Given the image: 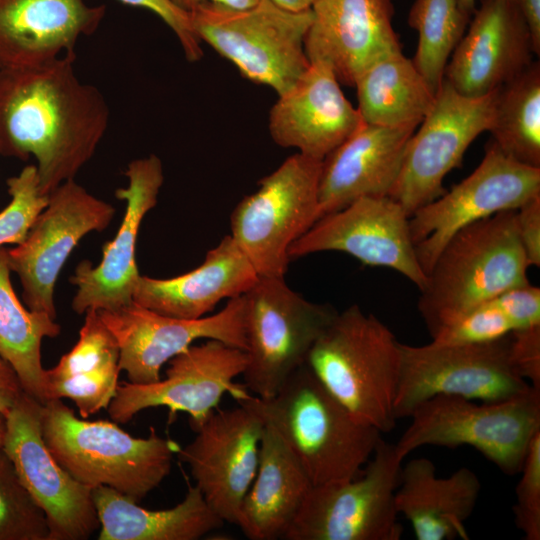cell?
<instances>
[{"label": "cell", "instance_id": "cell-1", "mask_svg": "<svg viewBox=\"0 0 540 540\" xmlns=\"http://www.w3.org/2000/svg\"><path fill=\"white\" fill-rule=\"evenodd\" d=\"M75 54L0 68V155L36 159L41 194L72 180L109 125L101 92L75 73Z\"/></svg>", "mask_w": 540, "mask_h": 540}, {"label": "cell", "instance_id": "cell-2", "mask_svg": "<svg viewBox=\"0 0 540 540\" xmlns=\"http://www.w3.org/2000/svg\"><path fill=\"white\" fill-rule=\"evenodd\" d=\"M235 400L278 432L312 485L360 475L382 438L378 429L357 421L306 363L273 396L246 392Z\"/></svg>", "mask_w": 540, "mask_h": 540}, {"label": "cell", "instance_id": "cell-3", "mask_svg": "<svg viewBox=\"0 0 540 540\" xmlns=\"http://www.w3.org/2000/svg\"><path fill=\"white\" fill-rule=\"evenodd\" d=\"M516 210L495 213L455 233L420 290L418 310L431 334L503 291L529 283Z\"/></svg>", "mask_w": 540, "mask_h": 540}, {"label": "cell", "instance_id": "cell-4", "mask_svg": "<svg viewBox=\"0 0 540 540\" xmlns=\"http://www.w3.org/2000/svg\"><path fill=\"white\" fill-rule=\"evenodd\" d=\"M43 439L58 463L79 482L105 486L139 502L169 475L180 447L151 428L130 435L108 420L79 418L62 399L43 404Z\"/></svg>", "mask_w": 540, "mask_h": 540}, {"label": "cell", "instance_id": "cell-5", "mask_svg": "<svg viewBox=\"0 0 540 540\" xmlns=\"http://www.w3.org/2000/svg\"><path fill=\"white\" fill-rule=\"evenodd\" d=\"M306 364L359 422L390 432L400 371V342L373 314L354 304L338 312Z\"/></svg>", "mask_w": 540, "mask_h": 540}, {"label": "cell", "instance_id": "cell-6", "mask_svg": "<svg viewBox=\"0 0 540 540\" xmlns=\"http://www.w3.org/2000/svg\"><path fill=\"white\" fill-rule=\"evenodd\" d=\"M189 16L201 42L232 62L243 77L277 95L292 88L310 66L304 39L311 9L293 11L273 0L240 9L205 3Z\"/></svg>", "mask_w": 540, "mask_h": 540}, {"label": "cell", "instance_id": "cell-7", "mask_svg": "<svg viewBox=\"0 0 540 540\" xmlns=\"http://www.w3.org/2000/svg\"><path fill=\"white\" fill-rule=\"evenodd\" d=\"M409 417L410 425L395 444L401 458L425 445H466L503 473L515 475L540 431V390L481 404L461 397L436 396L417 406Z\"/></svg>", "mask_w": 540, "mask_h": 540}, {"label": "cell", "instance_id": "cell-8", "mask_svg": "<svg viewBox=\"0 0 540 540\" xmlns=\"http://www.w3.org/2000/svg\"><path fill=\"white\" fill-rule=\"evenodd\" d=\"M321 163L291 155L232 211L230 235L259 277L284 278L290 246L319 219Z\"/></svg>", "mask_w": 540, "mask_h": 540}, {"label": "cell", "instance_id": "cell-9", "mask_svg": "<svg viewBox=\"0 0 540 540\" xmlns=\"http://www.w3.org/2000/svg\"><path fill=\"white\" fill-rule=\"evenodd\" d=\"M247 364L243 386L255 396H273L306 363L308 354L338 313L311 302L280 277H259L244 294Z\"/></svg>", "mask_w": 540, "mask_h": 540}, {"label": "cell", "instance_id": "cell-10", "mask_svg": "<svg viewBox=\"0 0 540 540\" xmlns=\"http://www.w3.org/2000/svg\"><path fill=\"white\" fill-rule=\"evenodd\" d=\"M403 458L382 438L353 479L312 485L284 540H399L395 492Z\"/></svg>", "mask_w": 540, "mask_h": 540}, {"label": "cell", "instance_id": "cell-11", "mask_svg": "<svg viewBox=\"0 0 540 540\" xmlns=\"http://www.w3.org/2000/svg\"><path fill=\"white\" fill-rule=\"evenodd\" d=\"M509 335L462 346L400 343L396 419L409 417L417 406L436 396L499 402L530 392L534 388L511 364Z\"/></svg>", "mask_w": 540, "mask_h": 540}, {"label": "cell", "instance_id": "cell-12", "mask_svg": "<svg viewBox=\"0 0 540 540\" xmlns=\"http://www.w3.org/2000/svg\"><path fill=\"white\" fill-rule=\"evenodd\" d=\"M499 89L468 97L443 77L432 107L407 142L400 172L388 195L409 217L446 192L445 176L461 166L476 137L489 131Z\"/></svg>", "mask_w": 540, "mask_h": 540}, {"label": "cell", "instance_id": "cell-13", "mask_svg": "<svg viewBox=\"0 0 540 540\" xmlns=\"http://www.w3.org/2000/svg\"><path fill=\"white\" fill-rule=\"evenodd\" d=\"M540 194V168L506 156L492 141L478 167L451 190L409 217L416 256L425 272L462 228L507 210H517Z\"/></svg>", "mask_w": 540, "mask_h": 540}, {"label": "cell", "instance_id": "cell-14", "mask_svg": "<svg viewBox=\"0 0 540 540\" xmlns=\"http://www.w3.org/2000/svg\"><path fill=\"white\" fill-rule=\"evenodd\" d=\"M246 364V352L240 348L214 339L192 344L169 360L163 379L150 384H119L108 414L114 422L125 424L143 410L166 407L170 415L188 414L194 429L226 393L236 399L248 391L235 382Z\"/></svg>", "mask_w": 540, "mask_h": 540}, {"label": "cell", "instance_id": "cell-15", "mask_svg": "<svg viewBox=\"0 0 540 540\" xmlns=\"http://www.w3.org/2000/svg\"><path fill=\"white\" fill-rule=\"evenodd\" d=\"M114 212L111 204L74 179L49 194L25 240L8 249L9 266L20 279L28 309L56 318L54 287L64 263L87 233L103 231L110 224Z\"/></svg>", "mask_w": 540, "mask_h": 540}, {"label": "cell", "instance_id": "cell-16", "mask_svg": "<svg viewBox=\"0 0 540 540\" xmlns=\"http://www.w3.org/2000/svg\"><path fill=\"white\" fill-rule=\"evenodd\" d=\"M43 404L23 392L6 416L2 450L43 510L50 540H84L99 529L91 487L66 471L49 451L41 428Z\"/></svg>", "mask_w": 540, "mask_h": 540}, {"label": "cell", "instance_id": "cell-17", "mask_svg": "<svg viewBox=\"0 0 540 540\" xmlns=\"http://www.w3.org/2000/svg\"><path fill=\"white\" fill-rule=\"evenodd\" d=\"M119 347V367L130 383L150 384L160 371L196 340L214 339L246 351L244 294L228 299L222 310L198 319H180L134 301L116 310H98Z\"/></svg>", "mask_w": 540, "mask_h": 540}, {"label": "cell", "instance_id": "cell-18", "mask_svg": "<svg viewBox=\"0 0 540 540\" xmlns=\"http://www.w3.org/2000/svg\"><path fill=\"white\" fill-rule=\"evenodd\" d=\"M264 427L245 405L215 409L193 429L194 439L177 452L205 501L224 522L237 523L257 472Z\"/></svg>", "mask_w": 540, "mask_h": 540}, {"label": "cell", "instance_id": "cell-19", "mask_svg": "<svg viewBox=\"0 0 540 540\" xmlns=\"http://www.w3.org/2000/svg\"><path fill=\"white\" fill-rule=\"evenodd\" d=\"M322 251L347 253L365 265L391 268L419 290L426 282L409 229V216L389 196L363 197L327 214L289 248L291 259Z\"/></svg>", "mask_w": 540, "mask_h": 540}, {"label": "cell", "instance_id": "cell-20", "mask_svg": "<svg viewBox=\"0 0 540 540\" xmlns=\"http://www.w3.org/2000/svg\"><path fill=\"white\" fill-rule=\"evenodd\" d=\"M467 27L444 71L460 94L485 96L535 61L520 0H479Z\"/></svg>", "mask_w": 540, "mask_h": 540}, {"label": "cell", "instance_id": "cell-21", "mask_svg": "<svg viewBox=\"0 0 540 540\" xmlns=\"http://www.w3.org/2000/svg\"><path fill=\"white\" fill-rule=\"evenodd\" d=\"M125 175L129 184L115 191L126 201V211L114 239L103 247L97 266L83 260L70 282L77 286L72 308L77 314L88 309L116 310L133 301V292L140 274L135 249L139 227L144 216L156 206L164 181L161 160L156 155L135 159L128 164Z\"/></svg>", "mask_w": 540, "mask_h": 540}, {"label": "cell", "instance_id": "cell-22", "mask_svg": "<svg viewBox=\"0 0 540 540\" xmlns=\"http://www.w3.org/2000/svg\"><path fill=\"white\" fill-rule=\"evenodd\" d=\"M304 39L310 64L328 67L340 84L355 85L377 60L401 52L392 0H316Z\"/></svg>", "mask_w": 540, "mask_h": 540}, {"label": "cell", "instance_id": "cell-23", "mask_svg": "<svg viewBox=\"0 0 540 540\" xmlns=\"http://www.w3.org/2000/svg\"><path fill=\"white\" fill-rule=\"evenodd\" d=\"M340 85L328 67L310 64L270 109L268 128L274 142L318 160L344 142L363 120Z\"/></svg>", "mask_w": 540, "mask_h": 540}, {"label": "cell", "instance_id": "cell-24", "mask_svg": "<svg viewBox=\"0 0 540 540\" xmlns=\"http://www.w3.org/2000/svg\"><path fill=\"white\" fill-rule=\"evenodd\" d=\"M417 127L362 123L321 163L319 219L363 197L388 196Z\"/></svg>", "mask_w": 540, "mask_h": 540}, {"label": "cell", "instance_id": "cell-25", "mask_svg": "<svg viewBox=\"0 0 540 540\" xmlns=\"http://www.w3.org/2000/svg\"><path fill=\"white\" fill-rule=\"evenodd\" d=\"M105 11L85 0H0V68L75 54L79 38L96 31Z\"/></svg>", "mask_w": 540, "mask_h": 540}, {"label": "cell", "instance_id": "cell-26", "mask_svg": "<svg viewBox=\"0 0 540 540\" xmlns=\"http://www.w3.org/2000/svg\"><path fill=\"white\" fill-rule=\"evenodd\" d=\"M258 278L249 259L227 235L190 272L168 279L140 275L133 301L166 316L198 319L221 300L245 294Z\"/></svg>", "mask_w": 540, "mask_h": 540}, {"label": "cell", "instance_id": "cell-27", "mask_svg": "<svg viewBox=\"0 0 540 540\" xmlns=\"http://www.w3.org/2000/svg\"><path fill=\"white\" fill-rule=\"evenodd\" d=\"M480 491V479L471 469L462 467L438 477L431 460L414 458L401 468L395 506L417 540H468L465 523Z\"/></svg>", "mask_w": 540, "mask_h": 540}, {"label": "cell", "instance_id": "cell-28", "mask_svg": "<svg viewBox=\"0 0 540 540\" xmlns=\"http://www.w3.org/2000/svg\"><path fill=\"white\" fill-rule=\"evenodd\" d=\"M311 487L310 478L289 446L265 424L257 472L236 525L251 540L283 539Z\"/></svg>", "mask_w": 540, "mask_h": 540}, {"label": "cell", "instance_id": "cell-29", "mask_svg": "<svg viewBox=\"0 0 540 540\" xmlns=\"http://www.w3.org/2000/svg\"><path fill=\"white\" fill-rule=\"evenodd\" d=\"M100 524L99 540H197L224 521L211 509L196 485L176 506L150 510L105 486L92 489Z\"/></svg>", "mask_w": 540, "mask_h": 540}, {"label": "cell", "instance_id": "cell-30", "mask_svg": "<svg viewBox=\"0 0 540 540\" xmlns=\"http://www.w3.org/2000/svg\"><path fill=\"white\" fill-rule=\"evenodd\" d=\"M354 87L363 122L383 127H418L436 94L402 51L371 64Z\"/></svg>", "mask_w": 540, "mask_h": 540}, {"label": "cell", "instance_id": "cell-31", "mask_svg": "<svg viewBox=\"0 0 540 540\" xmlns=\"http://www.w3.org/2000/svg\"><path fill=\"white\" fill-rule=\"evenodd\" d=\"M10 272L8 249L0 247V357L12 366L24 392L44 404L41 344L46 337L58 336L61 327L48 314L23 306L11 284Z\"/></svg>", "mask_w": 540, "mask_h": 540}, {"label": "cell", "instance_id": "cell-32", "mask_svg": "<svg viewBox=\"0 0 540 540\" xmlns=\"http://www.w3.org/2000/svg\"><path fill=\"white\" fill-rule=\"evenodd\" d=\"M491 141L509 158L540 168V63L499 89Z\"/></svg>", "mask_w": 540, "mask_h": 540}, {"label": "cell", "instance_id": "cell-33", "mask_svg": "<svg viewBox=\"0 0 540 540\" xmlns=\"http://www.w3.org/2000/svg\"><path fill=\"white\" fill-rule=\"evenodd\" d=\"M470 19L458 0H414L409 10L407 23L418 33L412 61L434 93Z\"/></svg>", "mask_w": 540, "mask_h": 540}, {"label": "cell", "instance_id": "cell-34", "mask_svg": "<svg viewBox=\"0 0 540 540\" xmlns=\"http://www.w3.org/2000/svg\"><path fill=\"white\" fill-rule=\"evenodd\" d=\"M0 540H50L43 510L0 449Z\"/></svg>", "mask_w": 540, "mask_h": 540}, {"label": "cell", "instance_id": "cell-35", "mask_svg": "<svg viewBox=\"0 0 540 540\" xmlns=\"http://www.w3.org/2000/svg\"><path fill=\"white\" fill-rule=\"evenodd\" d=\"M112 364H119V347L98 310L88 309L74 347L50 369H45L44 382L78 374H88Z\"/></svg>", "mask_w": 540, "mask_h": 540}, {"label": "cell", "instance_id": "cell-36", "mask_svg": "<svg viewBox=\"0 0 540 540\" xmlns=\"http://www.w3.org/2000/svg\"><path fill=\"white\" fill-rule=\"evenodd\" d=\"M7 187L11 200L0 212V247L21 244L49 199V195L40 192L35 165H27L17 176L9 178Z\"/></svg>", "mask_w": 540, "mask_h": 540}, {"label": "cell", "instance_id": "cell-37", "mask_svg": "<svg viewBox=\"0 0 540 540\" xmlns=\"http://www.w3.org/2000/svg\"><path fill=\"white\" fill-rule=\"evenodd\" d=\"M120 371L119 364H113L89 374L46 380V402L50 399H69L77 407L79 415L88 418L108 408L119 385Z\"/></svg>", "mask_w": 540, "mask_h": 540}, {"label": "cell", "instance_id": "cell-38", "mask_svg": "<svg viewBox=\"0 0 540 540\" xmlns=\"http://www.w3.org/2000/svg\"><path fill=\"white\" fill-rule=\"evenodd\" d=\"M514 328L490 300L466 312L432 335L439 346H462L493 342L513 332Z\"/></svg>", "mask_w": 540, "mask_h": 540}, {"label": "cell", "instance_id": "cell-39", "mask_svg": "<svg viewBox=\"0 0 540 540\" xmlns=\"http://www.w3.org/2000/svg\"><path fill=\"white\" fill-rule=\"evenodd\" d=\"M513 506L515 523L525 539H540V431L532 439L520 470Z\"/></svg>", "mask_w": 540, "mask_h": 540}, {"label": "cell", "instance_id": "cell-40", "mask_svg": "<svg viewBox=\"0 0 540 540\" xmlns=\"http://www.w3.org/2000/svg\"><path fill=\"white\" fill-rule=\"evenodd\" d=\"M123 4L141 7L156 14L175 34L188 61L201 59L203 50L196 36L189 13L177 7L171 0H118Z\"/></svg>", "mask_w": 540, "mask_h": 540}, {"label": "cell", "instance_id": "cell-41", "mask_svg": "<svg viewBox=\"0 0 540 540\" xmlns=\"http://www.w3.org/2000/svg\"><path fill=\"white\" fill-rule=\"evenodd\" d=\"M515 330L540 325V288L530 282L511 287L491 300Z\"/></svg>", "mask_w": 540, "mask_h": 540}, {"label": "cell", "instance_id": "cell-42", "mask_svg": "<svg viewBox=\"0 0 540 540\" xmlns=\"http://www.w3.org/2000/svg\"><path fill=\"white\" fill-rule=\"evenodd\" d=\"M509 357L518 375L540 390V325L510 333Z\"/></svg>", "mask_w": 540, "mask_h": 540}, {"label": "cell", "instance_id": "cell-43", "mask_svg": "<svg viewBox=\"0 0 540 540\" xmlns=\"http://www.w3.org/2000/svg\"><path fill=\"white\" fill-rule=\"evenodd\" d=\"M517 233L529 266H540V194L516 210Z\"/></svg>", "mask_w": 540, "mask_h": 540}, {"label": "cell", "instance_id": "cell-44", "mask_svg": "<svg viewBox=\"0 0 540 540\" xmlns=\"http://www.w3.org/2000/svg\"><path fill=\"white\" fill-rule=\"evenodd\" d=\"M24 392L12 366L0 357V413L7 416Z\"/></svg>", "mask_w": 540, "mask_h": 540}, {"label": "cell", "instance_id": "cell-45", "mask_svg": "<svg viewBox=\"0 0 540 540\" xmlns=\"http://www.w3.org/2000/svg\"><path fill=\"white\" fill-rule=\"evenodd\" d=\"M536 56L540 54V0H520Z\"/></svg>", "mask_w": 540, "mask_h": 540}, {"label": "cell", "instance_id": "cell-46", "mask_svg": "<svg viewBox=\"0 0 540 540\" xmlns=\"http://www.w3.org/2000/svg\"><path fill=\"white\" fill-rule=\"evenodd\" d=\"M177 7L184 10L185 12L189 13L196 7L205 4V3H213L218 4L230 8H247L255 3L258 2V0H171Z\"/></svg>", "mask_w": 540, "mask_h": 540}, {"label": "cell", "instance_id": "cell-47", "mask_svg": "<svg viewBox=\"0 0 540 540\" xmlns=\"http://www.w3.org/2000/svg\"><path fill=\"white\" fill-rule=\"evenodd\" d=\"M278 5L293 11L310 9L316 0H273Z\"/></svg>", "mask_w": 540, "mask_h": 540}, {"label": "cell", "instance_id": "cell-48", "mask_svg": "<svg viewBox=\"0 0 540 540\" xmlns=\"http://www.w3.org/2000/svg\"><path fill=\"white\" fill-rule=\"evenodd\" d=\"M477 0H458L461 10L470 17L475 11Z\"/></svg>", "mask_w": 540, "mask_h": 540}, {"label": "cell", "instance_id": "cell-49", "mask_svg": "<svg viewBox=\"0 0 540 540\" xmlns=\"http://www.w3.org/2000/svg\"><path fill=\"white\" fill-rule=\"evenodd\" d=\"M7 429L6 416L0 413V449H2Z\"/></svg>", "mask_w": 540, "mask_h": 540}]
</instances>
